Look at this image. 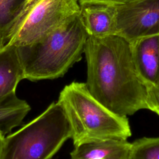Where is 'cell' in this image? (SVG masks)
Wrapping results in <instances>:
<instances>
[{
    "label": "cell",
    "instance_id": "obj_1",
    "mask_svg": "<svg viewBox=\"0 0 159 159\" xmlns=\"http://www.w3.org/2000/svg\"><path fill=\"white\" fill-rule=\"evenodd\" d=\"M84 53L86 84L98 101L122 116L150 110L147 86L137 71L128 41L117 35L88 36Z\"/></svg>",
    "mask_w": 159,
    "mask_h": 159
},
{
    "label": "cell",
    "instance_id": "obj_2",
    "mask_svg": "<svg viewBox=\"0 0 159 159\" xmlns=\"http://www.w3.org/2000/svg\"><path fill=\"white\" fill-rule=\"evenodd\" d=\"M87 38L79 15L40 40L17 46L24 78L37 81L63 76L81 59Z\"/></svg>",
    "mask_w": 159,
    "mask_h": 159
},
{
    "label": "cell",
    "instance_id": "obj_3",
    "mask_svg": "<svg viewBox=\"0 0 159 159\" xmlns=\"http://www.w3.org/2000/svg\"><path fill=\"white\" fill-rule=\"evenodd\" d=\"M71 131L75 147L109 139H125L132 133L126 116L104 106L89 92L86 83L73 81L61 91L57 101Z\"/></svg>",
    "mask_w": 159,
    "mask_h": 159
},
{
    "label": "cell",
    "instance_id": "obj_4",
    "mask_svg": "<svg viewBox=\"0 0 159 159\" xmlns=\"http://www.w3.org/2000/svg\"><path fill=\"white\" fill-rule=\"evenodd\" d=\"M71 137L62 107L53 102L36 118L4 136L1 159H51Z\"/></svg>",
    "mask_w": 159,
    "mask_h": 159
},
{
    "label": "cell",
    "instance_id": "obj_5",
    "mask_svg": "<svg viewBox=\"0 0 159 159\" xmlns=\"http://www.w3.org/2000/svg\"><path fill=\"white\" fill-rule=\"evenodd\" d=\"M78 0H35L9 43L16 46L40 40L80 14Z\"/></svg>",
    "mask_w": 159,
    "mask_h": 159
},
{
    "label": "cell",
    "instance_id": "obj_6",
    "mask_svg": "<svg viewBox=\"0 0 159 159\" xmlns=\"http://www.w3.org/2000/svg\"><path fill=\"white\" fill-rule=\"evenodd\" d=\"M116 35L130 43L159 35V0H136L116 7Z\"/></svg>",
    "mask_w": 159,
    "mask_h": 159
},
{
    "label": "cell",
    "instance_id": "obj_7",
    "mask_svg": "<svg viewBox=\"0 0 159 159\" xmlns=\"http://www.w3.org/2000/svg\"><path fill=\"white\" fill-rule=\"evenodd\" d=\"M137 71L145 84L159 80V35L139 39L130 43Z\"/></svg>",
    "mask_w": 159,
    "mask_h": 159
},
{
    "label": "cell",
    "instance_id": "obj_8",
    "mask_svg": "<svg viewBox=\"0 0 159 159\" xmlns=\"http://www.w3.org/2000/svg\"><path fill=\"white\" fill-rule=\"evenodd\" d=\"M80 7V17L88 36L101 39L116 35V7L101 4Z\"/></svg>",
    "mask_w": 159,
    "mask_h": 159
},
{
    "label": "cell",
    "instance_id": "obj_9",
    "mask_svg": "<svg viewBox=\"0 0 159 159\" xmlns=\"http://www.w3.org/2000/svg\"><path fill=\"white\" fill-rule=\"evenodd\" d=\"M23 79L17 47L8 43L0 47V102L16 93L18 83Z\"/></svg>",
    "mask_w": 159,
    "mask_h": 159
},
{
    "label": "cell",
    "instance_id": "obj_10",
    "mask_svg": "<svg viewBox=\"0 0 159 159\" xmlns=\"http://www.w3.org/2000/svg\"><path fill=\"white\" fill-rule=\"evenodd\" d=\"M131 143L125 139H109L75 147L71 159H129Z\"/></svg>",
    "mask_w": 159,
    "mask_h": 159
},
{
    "label": "cell",
    "instance_id": "obj_11",
    "mask_svg": "<svg viewBox=\"0 0 159 159\" xmlns=\"http://www.w3.org/2000/svg\"><path fill=\"white\" fill-rule=\"evenodd\" d=\"M35 0H0V47L8 43Z\"/></svg>",
    "mask_w": 159,
    "mask_h": 159
},
{
    "label": "cell",
    "instance_id": "obj_12",
    "mask_svg": "<svg viewBox=\"0 0 159 159\" xmlns=\"http://www.w3.org/2000/svg\"><path fill=\"white\" fill-rule=\"evenodd\" d=\"M30 110L29 104L16 93L0 102V133L5 136L20 125Z\"/></svg>",
    "mask_w": 159,
    "mask_h": 159
},
{
    "label": "cell",
    "instance_id": "obj_13",
    "mask_svg": "<svg viewBox=\"0 0 159 159\" xmlns=\"http://www.w3.org/2000/svg\"><path fill=\"white\" fill-rule=\"evenodd\" d=\"M129 159H159V137L135 140L131 143Z\"/></svg>",
    "mask_w": 159,
    "mask_h": 159
},
{
    "label": "cell",
    "instance_id": "obj_14",
    "mask_svg": "<svg viewBox=\"0 0 159 159\" xmlns=\"http://www.w3.org/2000/svg\"><path fill=\"white\" fill-rule=\"evenodd\" d=\"M146 86L150 111L159 116V80L153 84Z\"/></svg>",
    "mask_w": 159,
    "mask_h": 159
},
{
    "label": "cell",
    "instance_id": "obj_15",
    "mask_svg": "<svg viewBox=\"0 0 159 159\" xmlns=\"http://www.w3.org/2000/svg\"><path fill=\"white\" fill-rule=\"evenodd\" d=\"M136 0H78L80 5L86 4H101L114 7L122 6Z\"/></svg>",
    "mask_w": 159,
    "mask_h": 159
},
{
    "label": "cell",
    "instance_id": "obj_16",
    "mask_svg": "<svg viewBox=\"0 0 159 159\" xmlns=\"http://www.w3.org/2000/svg\"><path fill=\"white\" fill-rule=\"evenodd\" d=\"M4 138V135H3L2 134L0 133V159H1L2 148V144H3Z\"/></svg>",
    "mask_w": 159,
    "mask_h": 159
},
{
    "label": "cell",
    "instance_id": "obj_17",
    "mask_svg": "<svg viewBox=\"0 0 159 159\" xmlns=\"http://www.w3.org/2000/svg\"><path fill=\"white\" fill-rule=\"evenodd\" d=\"M51 159H53V158H51Z\"/></svg>",
    "mask_w": 159,
    "mask_h": 159
}]
</instances>
